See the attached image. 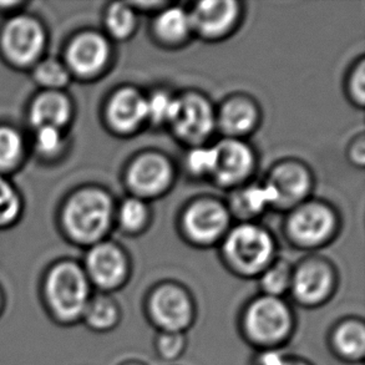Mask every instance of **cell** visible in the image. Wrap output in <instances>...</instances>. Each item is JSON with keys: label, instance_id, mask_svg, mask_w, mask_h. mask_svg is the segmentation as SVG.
<instances>
[{"label": "cell", "instance_id": "cell-22", "mask_svg": "<svg viewBox=\"0 0 365 365\" xmlns=\"http://www.w3.org/2000/svg\"><path fill=\"white\" fill-rule=\"evenodd\" d=\"M191 26L192 23L190 15L180 8H171L163 11L156 20L158 34L168 41L183 39L188 34Z\"/></svg>", "mask_w": 365, "mask_h": 365}, {"label": "cell", "instance_id": "cell-23", "mask_svg": "<svg viewBox=\"0 0 365 365\" xmlns=\"http://www.w3.org/2000/svg\"><path fill=\"white\" fill-rule=\"evenodd\" d=\"M292 274L293 272L291 268L283 262L268 267L266 271L261 273L259 284L262 294L283 298L291 289Z\"/></svg>", "mask_w": 365, "mask_h": 365}, {"label": "cell", "instance_id": "cell-36", "mask_svg": "<svg viewBox=\"0 0 365 365\" xmlns=\"http://www.w3.org/2000/svg\"><path fill=\"white\" fill-rule=\"evenodd\" d=\"M5 311H6V296H5L4 289L0 286V318L4 316Z\"/></svg>", "mask_w": 365, "mask_h": 365}, {"label": "cell", "instance_id": "cell-7", "mask_svg": "<svg viewBox=\"0 0 365 365\" xmlns=\"http://www.w3.org/2000/svg\"><path fill=\"white\" fill-rule=\"evenodd\" d=\"M85 274L93 288L110 294L118 291L128 279V259L123 251L111 243L93 247L85 258Z\"/></svg>", "mask_w": 365, "mask_h": 365}, {"label": "cell", "instance_id": "cell-20", "mask_svg": "<svg viewBox=\"0 0 365 365\" xmlns=\"http://www.w3.org/2000/svg\"><path fill=\"white\" fill-rule=\"evenodd\" d=\"M70 104L64 95L46 91L39 95L30 109V121L35 128H63L69 121Z\"/></svg>", "mask_w": 365, "mask_h": 365}, {"label": "cell", "instance_id": "cell-11", "mask_svg": "<svg viewBox=\"0 0 365 365\" xmlns=\"http://www.w3.org/2000/svg\"><path fill=\"white\" fill-rule=\"evenodd\" d=\"M227 225L226 210L215 201L195 203L185 215L186 231L198 242H211L220 237Z\"/></svg>", "mask_w": 365, "mask_h": 365}, {"label": "cell", "instance_id": "cell-35", "mask_svg": "<svg viewBox=\"0 0 365 365\" xmlns=\"http://www.w3.org/2000/svg\"><path fill=\"white\" fill-rule=\"evenodd\" d=\"M364 65L361 64V68L358 69V73L354 75V80H353V91L361 103H363V99H364Z\"/></svg>", "mask_w": 365, "mask_h": 365}, {"label": "cell", "instance_id": "cell-17", "mask_svg": "<svg viewBox=\"0 0 365 365\" xmlns=\"http://www.w3.org/2000/svg\"><path fill=\"white\" fill-rule=\"evenodd\" d=\"M237 15V4L231 0L202 1L193 10L191 23L201 33L221 34L233 24Z\"/></svg>", "mask_w": 365, "mask_h": 365}, {"label": "cell", "instance_id": "cell-29", "mask_svg": "<svg viewBox=\"0 0 365 365\" xmlns=\"http://www.w3.org/2000/svg\"><path fill=\"white\" fill-rule=\"evenodd\" d=\"M119 217L120 223L125 230L138 231L146 222L148 210L141 201L128 200L126 202H123L120 208Z\"/></svg>", "mask_w": 365, "mask_h": 365}, {"label": "cell", "instance_id": "cell-12", "mask_svg": "<svg viewBox=\"0 0 365 365\" xmlns=\"http://www.w3.org/2000/svg\"><path fill=\"white\" fill-rule=\"evenodd\" d=\"M334 218L331 211L321 205H307L299 208L289 221V230L298 242L316 245L329 236Z\"/></svg>", "mask_w": 365, "mask_h": 365}, {"label": "cell", "instance_id": "cell-31", "mask_svg": "<svg viewBox=\"0 0 365 365\" xmlns=\"http://www.w3.org/2000/svg\"><path fill=\"white\" fill-rule=\"evenodd\" d=\"M173 103L175 100L163 93L153 95L151 99L146 100L148 119L153 120V123L168 121L173 113Z\"/></svg>", "mask_w": 365, "mask_h": 365}, {"label": "cell", "instance_id": "cell-28", "mask_svg": "<svg viewBox=\"0 0 365 365\" xmlns=\"http://www.w3.org/2000/svg\"><path fill=\"white\" fill-rule=\"evenodd\" d=\"M276 202V193L268 185L263 187L248 188L240 196L241 207L246 212H259L268 205Z\"/></svg>", "mask_w": 365, "mask_h": 365}, {"label": "cell", "instance_id": "cell-21", "mask_svg": "<svg viewBox=\"0 0 365 365\" xmlns=\"http://www.w3.org/2000/svg\"><path fill=\"white\" fill-rule=\"evenodd\" d=\"M255 106L243 99H233L223 106L220 123L225 131L230 133H243L250 131L256 123Z\"/></svg>", "mask_w": 365, "mask_h": 365}, {"label": "cell", "instance_id": "cell-6", "mask_svg": "<svg viewBox=\"0 0 365 365\" xmlns=\"http://www.w3.org/2000/svg\"><path fill=\"white\" fill-rule=\"evenodd\" d=\"M334 291V273L324 262H306L292 274L289 293L298 306L307 309H314L326 304Z\"/></svg>", "mask_w": 365, "mask_h": 365}, {"label": "cell", "instance_id": "cell-2", "mask_svg": "<svg viewBox=\"0 0 365 365\" xmlns=\"http://www.w3.org/2000/svg\"><path fill=\"white\" fill-rule=\"evenodd\" d=\"M296 313L288 302L262 296L248 302L240 314L243 339L257 351L282 349L296 331Z\"/></svg>", "mask_w": 365, "mask_h": 365}, {"label": "cell", "instance_id": "cell-24", "mask_svg": "<svg viewBox=\"0 0 365 365\" xmlns=\"http://www.w3.org/2000/svg\"><path fill=\"white\" fill-rule=\"evenodd\" d=\"M155 353L163 361H176L185 354L187 348L186 333L158 331L153 341Z\"/></svg>", "mask_w": 365, "mask_h": 365}, {"label": "cell", "instance_id": "cell-33", "mask_svg": "<svg viewBox=\"0 0 365 365\" xmlns=\"http://www.w3.org/2000/svg\"><path fill=\"white\" fill-rule=\"evenodd\" d=\"M255 365H313L301 356H288L282 349L257 351Z\"/></svg>", "mask_w": 365, "mask_h": 365}, {"label": "cell", "instance_id": "cell-4", "mask_svg": "<svg viewBox=\"0 0 365 365\" xmlns=\"http://www.w3.org/2000/svg\"><path fill=\"white\" fill-rule=\"evenodd\" d=\"M111 210L106 193L95 188L83 190L75 193L65 206V227L76 241L94 242L109 228Z\"/></svg>", "mask_w": 365, "mask_h": 365}, {"label": "cell", "instance_id": "cell-25", "mask_svg": "<svg viewBox=\"0 0 365 365\" xmlns=\"http://www.w3.org/2000/svg\"><path fill=\"white\" fill-rule=\"evenodd\" d=\"M34 76L35 80L49 91L61 89L69 83V71L54 59L40 63L35 69Z\"/></svg>", "mask_w": 365, "mask_h": 365}, {"label": "cell", "instance_id": "cell-5", "mask_svg": "<svg viewBox=\"0 0 365 365\" xmlns=\"http://www.w3.org/2000/svg\"><path fill=\"white\" fill-rule=\"evenodd\" d=\"M225 252L233 269L243 276H256L269 267L274 245L266 231L245 225L228 236Z\"/></svg>", "mask_w": 365, "mask_h": 365}, {"label": "cell", "instance_id": "cell-9", "mask_svg": "<svg viewBox=\"0 0 365 365\" xmlns=\"http://www.w3.org/2000/svg\"><path fill=\"white\" fill-rule=\"evenodd\" d=\"M168 123L185 140L200 141L212 133L215 116L206 100L196 95H188L175 100Z\"/></svg>", "mask_w": 365, "mask_h": 365}, {"label": "cell", "instance_id": "cell-34", "mask_svg": "<svg viewBox=\"0 0 365 365\" xmlns=\"http://www.w3.org/2000/svg\"><path fill=\"white\" fill-rule=\"evenodd\" d=\"M188 168L197 175L212 173L215 166V148H196L188 155Z\"/></svg>", "mask_w": 365, "mask_h": 365}, {"label": "cell", "instance_id": "cell-18", "mask_svg": "<svg viewBox=\"0 0 365 365\" xmlns=\"http://www.w3.org/2000/svg\"><path fill=\"white\" fill-rule=\"evenodd\" d=\"M268 186L276 193L277 203L291 205L306 196L309 178L299 165L286 163L273 171Z\"/></svg>", "mask_w": 365, "mask_h": 365}, {"label": "cell", "instance_id": "cell-30", "mask_svg": "<svg viewBox=\"0 0 365 365\" xmlns=\"http://www.w3.org/2000/svg\"><path fill=\"white\" fill-rule=\"evenodd\" d=\"M20 211V201L14 188L0 178V225L11 222Z\"/></svg>", "mask_w": 365, "mask_h": 365}, {"label": "cell", "instance_id": "cell-37", "mask_svg": "<svg viewBox=\"0 0 365 365\" xmlns=\"http://www.w3.org/2000/svg\"><path fill=\"white\" fill-rule=\"evenodd\" d=\"M120 365H146L145 363H143V361H123V364Z\"/></svg>", "mask_w": 365, "mask_h": 365}, {"label": "cell", "instance_id": "cell-32", "mask_svg": "<svg viewBox=\"0 0 365 365\" xmlns=\"http://www.w3.org/2000/svg\"><path fill=\"white\" fill-rule=\"evenodd\" d=\"M35 143L40 153L45 155L55 153L59 151L63 143V133L60 128H36Z\"/></svg>", "mask_w": 365, "mask_h": 365}, {"label": "cell", "instance_id": "cell-13", "mask_svg": "<svg viewBox=\"0 0 365 365\" xmlns=\"http://www.w3.org/2000/svg\"><path fill=\"white\" fill-rule=\"evenodd\" d=\"M215 148L212 175L220 182L235 183L246 178L253 166V155L246 145L228 140Z\"/></svg>", "mask_w": 365, "mask_h": 365}, {"label": "cell", "instance_id": "cell-26", "mask_svg": "<svg viewBox=\"0 0 365 365\" xmlns=\"http://www.w3.org/2000/svg\"><path fill=\"white\" fill-rule=\"evenodd\" d=\"M23 153V140L11 128H0V170L14 168Z\"/></svg>", "mask_w": 365, "mask_h": 365}, {"label": "cell", "instance_id": "cell-16", "mask_svg": "<svg viewBox=\"0 0 365 365\" xmlns=\"http://www.w3.org/2000/svg\"><path fill=\"white\" fill-rule=\"evenodd\" d=\"M108 116L115 128L131 131L148 119L146 100L136 90H120L110 101Z\"/></svg>", "mask_w": 365, "mask_h": 365}, {"label": "cell", "instance_id": "cell-27", "mask_svg": "<svg viewBox=\"0 0 365 365\" xmlns=\"http://www.w3.org/2000/svg\"><path fill=\"white\" fill-rule=\"evenodd\" d=\"M106 26L115 38H126L135 26L133 9L125 4H114L106 15Z\"/></svg>", "mask_w": 365, "mask_h": 365}, {"label": "cell", "instance_id": "cell-15", "mask_svg": "<svg viewBox=\"0 0 365 365\" xmlns=\"http://www.w3.org/2000/svg\"><path fill=\"white\" fill-rule=\"evenodd\" d=\"M109 56V46L103 36L86 33L80 35L68 49V64L80 75L95 74L103 69Z\"/></svg>", "mask_w": 365, "mask_h": 365}, {"label": "cell", "instance_id": "cell-3", "mask_svg": "<svg viewBox=\"0 0 365 365\" xmlns=\"http://www.w3.org/2000/svg\"><path fill=\"white\" fill-rule=\"evenodd\" d=\"M196 304L183 287L163 283L150 292L145 301V316L158 331H186L196 321Z\"/></svg>", "mask_w": 365, "mask_h": 365}, {"label": "cell", "instance_id": "cell-8", "mask_svg": "<svg viewBox=\"0 0 365 365\" xmlns=\"http://www.w3.org/2000/svg\"><path fill=\"white\" fill-rule=\"evenodd\" d=\"M1 44L10 60L19 65L30 64L43 51L44 30L33 18L16 16L5 25Z\"/></svg>", "mask_w": 365, "mask_h": 365}, {"label": "cell", "instance_id": "cell-10", "mask_svg": "<svg viewBox=\"0 0 365 365\" xmlns=\"http://www.w3.org/2000/svg\"><path fill=\"white\" fill-rule=\"evenodd\" d=\"M328 344L336 359L349 364L361 363L365 356V324L361 318L348 317L333 326Z\"/></svg>", "mask_w": 365, "mask_h": 365}, {"label": "cell", "instance_id": "cell-19", "mask_svg": "<svg viewBox=\"0 0 365 365\" xmlns=\"http://www.w3.org/2000/svg\"><path fill=\"white\" fill-rule=\"evenodd\" d=\"M121 322V308L113 297L106 293H94L86 306L81 323L89 331L99 334L109 333Z\"/></svg>", "mask_w": 365, "mask_h": 365}, {"label": "cell", "instance_id": "cell-1", "mask_svg": "<svg viewBox=\"0 0 365 365\" xmlns=\"http://www.w3.org/2000/svg\"><path fill=\"white\" fill-rule=\"evenodd\" d=\"M93 294L84 268L73 261L54 263L46 269L40 283V303L45 314L61 328L81 323Z\"/></svg>", "mask_w": 365, "mask_h": 365}, {"label": "cell", "instance_id": "cell-14", "mask_svg": "<svg viewBox=\"0 0 365 365\" xmlns=\"http://www.w3.org/2000/svg\"><path fill=\"white\" fill-rule=\"evenodd\" d=\"M128 180L136 192L155 195L168 186L171 180V168L163 156L148 153L131 165Z\"/></svg>", "mask_w": 365, "mask_h": 365}]
</instances>
